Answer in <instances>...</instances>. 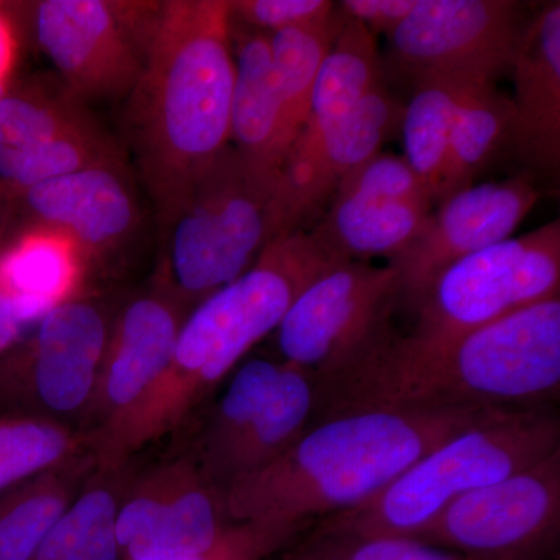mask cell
Listing matches in <instances>:
<instances>
[{"label":"cell","instance_id":"5","mask_svg":"<svg viewBox=\"0 0 560 560\" xmlns=\"http://www.w3.org/2000/svg\"><path fill=\"white\" fill-rule=\"evenodd\" d=\"M555 416L503 410L460 431L411 464L371 500L316 522V533L355 537H410L448 504L534 466L560 448Z\"/></svg>","mask_w":560,"mask_h":560},{"label":"cell","instance_id":"6","mask_svg":"<svg viewBox=\"0 0 560 560\" xmlns=\"http://www.w3.org/2000/svg\"><path fill=\"white\" fill-rule=\"evenodd\" d=\"M267 206L230 143L197 173L161 224L167 242L158 282L190 312L230 285L271 242Z\"/></svg>","mask_w":560,"mask_h":560},{"label":"cell","instance_id":"15","mask_svg":"<svg viewBox=\"0 0 560 560\" xmlns=\"http://www.w3.org/2000/svg\"><path fill=\"white\" fill-rule=\"evenodd\" d=\"M401 114L399 101L385 84H377L308 156L287 161L267 206L271 241L304 231L305 221L334 197L341 180L381 153L383 143L399 130Z\"/></svg>","mask_w":560,"mask_h":560},{"label":"cell","instance_id":"26","mask_svg":"<svg viewBox=\"0 0 560 560\" xmlns=\"http://www.w3.org/2000/svg\"><path fill=\"white\" fill-rule=\"evenodd\" d=\"M412 83L415 94L401 114L404 158L427 184L436 206L445 198L448 142L456 109L470 91L486 84L448 77H423Z\"/></svg>","mask_w":560,"mask_h":560},{"label":"cell","instance_id":"36","mask_svg":"<svg viewBox=\"0 0 560 560\" xmlns=\"http://www.w3.org/2000/svg\"><path fill=\"white\" fill-rule=\"evenodd\" d=\"M335 5L329 0H230L232 21L267 35L329 21Z\"/></svg>","mask_w":560,"mask_h":560},{"label":"cell","instance_id":"9","mask_svg":"<svg viewBox=\"0 0 560 560\" xmlns=\"http://www.w3.org/2000/svg\"><path fill=\"white\" fill-rule=\"evenodd\" d=\"M401 301L396 268L349 260L308 283L276 329L282 361L329 374L393 329Z\"/></svg>","mask_w":560,"mask_h":560},{"label":"cell","instance_id":"39","mask_svg":"<svg viewBox=\"0 0 560 560\" xmlns=\"http://www.w3.org/2000/svg\"><path fill=\"white\" fill-rule=\"evenodd\" d=\"M14 57H16V38H14L9 20L0 10V98L5 95L7 80L13 69Z\"/></svg>","mask_w":560,"mask_h":560},{"label":"cell","instance_id":"14","mask_svg":"<svg viewBox=\"0 0 560 560\" xmlns=\"http://www.w3.org/2000/svg\"><path fill=\"white\" fill-rule=\"evenodd\" d=\"M540 197L533 178L521 175L471 184L438 202L415 241L389 261L400 276L401 301L418 307L445 268L510 238Z\"/></svg>","mask_w":560,"mask_h":560},{"label":"cell","instance_id":"12","mask_svg":"<svg viewBox=\"0 0 560 560\" xmlns=\"http://www.w3.org/2000/svg\"><path fill=\"white\" fill-rule=\"evenodd\" d=\"M521 11L512 0H418L386 36L389 62L411 81L448 77L495 84L521 43Z\"/></svg>","mask_w":560,"mask_h":560},{"label":"cell","instance_id":"32","mask_svg":"<svg viewBox=\"0 0 560 560\" xmlns=\"http://www.w3.org/2000/svg\"><path fill=\"white\" fill-rule=\"evenodd\" d=\"M282 371V360L254 359L234 371L230 385L210 418L197 456L206 474L215 469L259 415ZM210 478V477H209Z\"/></svg>","mask_w":560,"mask_h":560},{"label":"cell","instance_id":"25","mask_svg":"<svg viewBox=\"0 0 560 560\" xmlns=\"http://www.w3.org/2000/svg\"><path fill=\"white\" fill-rule=\"evenodd\" d=\"M128 481L127 467H95L31 560H120L116 518Z\"/></svg>","mask_w":560,"mask_h":560},{"label":"cell","instance_id":"23","mask_svg":"<svg viewBox=\"0 0 560 560\" xmlns=\"http://www.w3.org/2000/svg\"><path fill=\"white\" fill-rule=\"evenodd\" d=\"M431 210L416 202L335 198L311 232L327 253L342 261L378 256L393 260L415 241Z\"/></svg>","mask_w":560,"mask_h":560},{"label":"cell","instance_id":"2","mask_svg":"<svg viewBox=\"0 0 560 560\" xmlns=\"http://www.w3.org/2000/svg\"><path fill=\"white\" fill-rule=\"evenodd\" d=\"M235 84L230 0H168L124 124L164 223L191 179L231 143Z\"/></svg>","mask_w":560,"mask_h":560},{"label":"cell","instance_id":"21","mask_svg":"<svg viewBox=\"0 0 560 560\" xmlns=\"http://www.w3.org/2000/svg\"><path fill=\"white\" fill-rule=\"evenodd\" d=\"M90 275L77 246L43 228H25L20 241L0 253V282L16 300L25 327L55 305L83 294Z\"/></svg>","mask_w":560,"mask_h":560},{"label":"cell","instance_id":"35","mask_svg":"<svg viewBox=\"0 0 560 560\" xmlns=\"http://www.w3.org/2000/svg\"><path fill=\"white\" fill-rule=\"evenodd\" d=\"M312 526L313 522L282 518L232 522L208 550L168 560H268L285 551Z\"/></svg>","mask_w":560,"mask_h":560},{"label":"cell","instance_id":"4","mask_svg":"<svg viewBox=\"0 0 560 560\" xmlns=\"http://www.w3.org/2000/svg\"><path fill=\"white\" fill-rule=\"evenodd\" d=\"M338 264L312 232H290L268 243L241 278L198 304L180 327L171 363L128 427L121 466L183 425L249 350L278 329L301 291Z\"/></svg>","mask_w":560,"mask_h":560},{"label":"cell","instance_id":"18","mask_svg":"<svg viewBox=\"0 0 560 560\" xmlns=\"http://www.w3.org/2000/svg\"><path fill=\"white\" fill-rule=\"evenodd\" d=\"M223 490L202 469L197 456L165 460L153 510L120 560H168L212 547L231 525Z\"/></svg>","mask_w":560,"mask_h":560},{"label":"cell","instance_id":"37","mask_svg":"<svg viewBox=\"0 0 560 560\" xmlns=\"http://www.w3.org/2000/svg\"><path fill=\"white\" fill-rule=\"evenodd\" d=\"M418 0H342L338 2L341 16L359 22L372 35L388 36L410 16Z\"/></svg>","mask_w":560,"mask_h":560},{"label":"cell","instance_id":"3","mask_svg":"<svg viewBox=\"0 0 560 560\" xmlns=\"http://www.w3.org/2000/svg\"><path fill=\"white\" fill-rule=\"evenodd\" d=\"M503 410L378 408L320 419L289 451L224 489L228 518L316 523L352 510L442 442Z\"/></svg>","mask_w":560,"mask_h":560},{"label":"cell","instance_id":"11","mask_svg":"<svg viewBox=\"0 0 560 560\" xmlns=\"http://www.w3.org/2000/svg\"><path fill=\"white\" fill-rule=\"evenodd\" d=\"M190 308L162 283L140 294L110 324L84 433L97 469L121 470L120 448L162 372L171 363ZM128 467V466H127Z\"/></svg>","mask_w":560,"mask_h":560},{"label":"cell","instance_id":"7","mask_svg":"<svg viewBox=\"0 0 560 560\" xmlns=\"http://www.w3.org/2000/svg\"><path fill=\"white\" fill-rule=\"evenodd\" d=\"M560 221L464 257L419 302L411 335L448 340L537 302L559 296Z\"/></svg>","mask_w":560,"mask_h":560},{"label":"cell","instance_id":"10","mask_svg":"<svg viewBox=\"0 0 560 560\" xmlns=\"http://www.w3.org/2000/svg\"><path fill=\"white\" fill-rule=\"evenodd\" d=\"M110 324L102 302L72 298L55 305L35 324L28 340L0 360V397L21 415L69 423L90 408Z\"/></svg>","mask_w":560,"mask_h":560},{"label":"cell","instance_id":"22","mask_svg":"<svg viewBox=\"0 0 560 560\" xmlns=\"http://www.w3.org/2000/svg\"><path fill=\"white\" fill-rule=\"evenodd\" d=\"M315 377L282 361L278 382L249 429L210 471V480L221 490L235 478L267 466L289 451L315 415Z\"/></svg>","mask_w":560,"mask_h":560},{"label":"cell","instance_id":"33","mask_svg":"<svg viewBox=\"0 0 560 560\" xmlns=\"http://www.w3.org/2000/svg\"><path fill=\"white\" fill-rule=\"evenodd\" d=\"M279 556V560H478L410 537H355L313 529Z\"/></svg>","mask_w":560,"mask_h":560},{"label":"cell","instance_id":"34","mask_svg":"<svg viewBox=\"0 0 560 560\" xmlns=\"http://www.w3.org/2000/svg\"><path fill=\"white\" fill-rule=\"evenodd\" d=\"M335 198L407 201L434 208L429 187L407 160L382 151L350 172L335 190Z\"/></svg>","mask_w":560,"mask_h":560},{"label":"cell","instance_id":"31","mask_svg":"<svg viewBox=\"0 0 560 560\" xmlns=\"http://www.w3.org/2000/svg\"><path fill=\"white\" fill-rule=\"evenodd\" d=\"M116 162H125L119 145L97 128L22 149H0V186L13 195L46 180Z\"/></svg>","mask_w":560,"mask_h":560},{"label":"cell","instance_id":"27","mask_svg":"<svg viewBox=\"0 0 560 560\" xmlns=\"http://www.w3.org/2000/svg\"><path fill=\"white\" fill-rule=\"evenodd\" d=\"M340 24L341 14L337 10L329 21L320 24L268 35L276 90L282 109V143L287 156L307 121L320 65L329 54Z\"/></svg>","mask_w":560,"mask_h":560},{"label":"cell","instance_id":"1","mask_svg":"<svg viewBox=\"0 0 560 560\" xmlns=\"http://www.w3.org/2000/svg\"><path fill=\"white\" fill-rule=\"evenodd\" d=\"M560 388V296L537 302L448 340L386 331L315 378V415L363 410L504 408Z\"/></svg>","mask_w":560,"mask_h":560},{"label":"cell","instance_id":"28","mask_svg":"<svg viewBox=\"0 0 560 560\" xmlns=\"http://www.w3.org/2000/svg\"><path fill=\"white\" fill-rule=\"evenodd\" d=\"M514 109L495 84L475 88L456 109L448 142L445 198L466 189L506 143H512Z\"/></svg>","mask_w":560,"mask_h":560},{"label":"cell","instance_id":"13","mask_svg":"<svg viewBox=\"0 0 560 560\" xmlns=\"http://www.w3.org/2000/svg\"><path fill=\"white\" fill-rule=\"evenodd\" d=\"M559 518L560 448L453 501L415 539L478 560H528L558 533Z\"/></svg>","mask_w":560,"mask_h":560},{"label":"cell","instance_id":"16","mask_svg":"<svg viewBox=\"0 0 560 560\" xmlns=\"http://www.w3.org/2000/svg\"><path fill=\"white\" fill-rule=\"evenodd\" d=\"M11 197L20 202L25 228L65 235L90 270L116 256L138 230V201L125 162L84 168Z\"/></svg>","mask_w":560,"mask_h":560},{"label":"cell","instance_id":"30","mask_svg":"<svg viewBox=\"0 0 560 560\" xmlns=\"http://www.w3.org/2000/svg\"><path fill=\"white\" fill-rule=\"evenodd\" d=\"M86 105L60 83H33L0 98V149H22L97 130Z\"/></svg>","mask_w":560,"mask_h":560},{"label":"cell","instance_id":"40","mask_svg":"<svg viewBox=\"0 0 560 560\" xmlns=\"http://www.w3.org/2000/svg\"><path fill=\"white\" fill-rule=\"evenodd\" d=\"M5 189H3L2 186H0V212H2V201H3V198L7 197V194H5Z\"/></svg>","mask_w":560,"mask_h":560},{"label":"cell","instance_id":"17","mask_svg":"<svg viewBox=\"0 0 560 560\" xmlns=\"http://www.w3.org/2000/svg\"><path fill=\"white\" fill-rule=\"evenodd\" d=\"M232 47L235 84L231 106V145L237 151L253 189L264 200L270 201L287 158L270 36L232 21Z\"/></svg>","mask_w":560,"mask_h":560},{"label":"cell","instance_id":"8","mask_svg":"<svg viewBox=\"0 0 560 560\" xmlns=\"http://www.w3.org/2000/svg\"><path fill=\"white\" fill-rule=\"evenodd\" d=\"M162 2L43 0L35 32L75 101H125L145 66Z\"/></svg>","mask_w":560,"mask_h":560},{"label":"cell","instance_id":"29","mask_svg":"<svg viewBox=\"0 0 560 560\" xmlns=\"http://www.w3.org/2000/svg\"><path fill=\"white\" fill-rule=\"evenodd\" d=\"M91 452L83 430L44 416L0 419V493Z\"/></svg>","mask_w":560,"mask_h":560},{"label":"cell","instance_id":"19","mask_svg":"<svg viewBox=\"0 0 560 560\" xmlns=\"http://www.w3.org/2000/svg\"><path fill=\"white\" fill-rule=\"evenodd\" d=\"M512 143L545 172L560 162V3L541 7L523 28L514 61Z\"/></svg>","mask_w":560,"mask_h":560},{"label":"cell","instance_id":"24","mask_svg":"<svg viewBox=\"0 0 560 560\" xmlns=\"http://www.w3.org/2000/svg\"><path fill=\"white\" fill-rule=\"evenodd\" d=\"M97 467L94 455L77 458L0 495V560H31Z\"/></svg>","mask_w":560,"mask_h":560},{"label":"cell","instance_id":"38","mask_svg":"<svg viewBox=\"0 0 560 560\" xmlns=\"http://www.w3.org/2000/svg\"><path fill=\"white\" fill-rule=\"evenodd\" d=\"M24 329L16 300L0 282V357L21 341Z\"/></svg>","mask_w":560,"mask_h":560},{"label":"cell","instance_id":"20","mask_svg":"<svg viewBox=\"0 0 560 560\" xmlns=\"http://www.w3.org/2000/svg\"><path fill=\"white\" fill-rule=\"evenodd\" d=\"M382 75L377 36L359 22L341 16L334 44L320 65L307 121L285 162L308 156L364 95L383 83Z\"/></svg>","mask_w":560,"mask_h":560}]
</instances>
